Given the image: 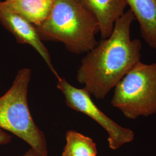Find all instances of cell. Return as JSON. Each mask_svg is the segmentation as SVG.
I'll use <instances>...</instances> for the list:
<instances>
[{"label": "cell", "instance_id": "obj_1", "mask_svg": "<svg viewBox=\"0 0 156 156\" xmlns=\"http://www.w3.org/2000/svg\"><path fill=\"white\" fill-rule=\"evenodd\" d=\"M135 18L129 9L115 24L111 35L102 39L82 59L76 79L90 95L104 99L106 95L139 62L140 39H131Z\"/></svg>", "mask_w": 156, "mask_h": 156}, {"label": "cell", "instance_id": "obj_2", "mask_svg": "<svg viewBox=\"0 0 156 156\" xmlns=\"http://www.w3.org/2000/svg\"><path fill=\"white\" fill-rule=\"evenodd\" d=\"M35 27L42 41L62 43L73 54L87 53L98 44V23L80 0H54L48 16Z\"/></svg>", "mask_w": 156, "mask_h": 156}, {"label": "cell", "instance_id": "obj_3", "mask_svg": "<svg viewBox=\"0 0 156 156\" xmlns=\"http://www.w3.org/2000/svg\"><path fill=\"white\" fill-rule=\"evenodd\" d=\"M32 71L19 69L5 93L0 97V128L24 140L41 156H48L45 134L34 121L27 100Z\"/></svg>", "mask_w": 156, "mask_h": 156}, {"label": "cell", "instance_id": "obj_4", "mask_svg": "<svg viewBox=\"0 0 156 156\" xmlns=\"http://www.w3.org/2000/svg\"><path fill=\"white\" fill-rule=\"evenodd\" d=\"M112 105L136 119L156 113V63L139 62L116 84Z\"/></svg>", "mask_w": 156, "mask_h": 156}, {"label": "cell", "instance_id": "obj_5", "mask_svg": "<svg viewBox=\"0 0 156 156\" xmlns=\"http://www.w3.org/2000/svg\"><path fill=\"white\" fill-rule=\"evenodd\" d=\"M57 87L64 95L67 106L87 115L106 131L109 147L112 150L119 149L134 140V131L122 127L108 117L96 106L89 93L84 88H76L64 78L57 79Z\"/></svg>", "mask_w": 156, "mask_h": 156}, {"label": "cell", "instance_id": "obj_6", "mask_svg": "<svg viewBox=\"0 0 156 156\" xmlns=\"http://www.w3.org/2000/svg\"><path fill=\"white\" fill-rule=\"evenodd\" d=\"M0 23L13 35L17 42L32 46L41 56L57 79L61 78L53 66L49 50L35 26L13 11L2 0L0 1Z\"/></svg>", "mask_w": 156, "mask_h": 156}, {"label": "cell", "instance_id": "obj_7", "mask_svg": "<svg viewBox=\"0 0 156 156\" xmlns=\"http://www.w3.org/2000/svg\"><path fill=\"white\" fill-rule=\"evenodd\" d=\"M85 8L95 17L102 39L111 35L115 24L126 12V0H80Z\"/></svg>", "mask_w": 156, "mask_h": 156}, {"label": "cell", "instance_id": "obj_8", "mask_svg": "<svg viewBox=\"0 0 156 156\" xmlns=\"http://www.w3.org/2000/svg\"><path fill=\"white\" fill-rule=\"evenodd\" d=\"M129 10L140 23L142 38L156 50V0H126Z\"/></svg>", "mask_w": 156, "mask_h": 156}, {"label": "cell", "instance_id": "obj_9", "mask_svg": "<svg viewBox=\"0 0 156 156\" xmlns=\"http://www.w3.org/2000/svg\"><path fill=\"white\" fill-rule=\"evenodd\" d=\"M13 11L27 20L35 27L45 20L54 0H2Z\"/></svg>", "mask_w": 156, "mask_h": 156}, {"label": "cell", "instance_id": "obj_10", "mask_svg": "<svg viewBox=\"0 0 156 156\" xmlns=\"http://www.w3.org/2000/svg\"><path fill=\"white\" fill-rule=\"evenodd\" d=\"M62 156H97V145L91 138L73 130L68 131Z\"/></svg>", "mask_w": 156, "mask_h": 156}, {"label": "cell", "instance_id": "obj_11", "mask_svg": "<svg viewBox=\"0 0 156 156\" xmlns=\"http://www.w3.org/2000/svg\"><path fill=\"white\" fill-rule=\"evenodd\" d=\"M12 136L11 135L6 133L5 131L0 128V145H5L11 142Z\"/></svg>", "mask_w": 156, "mask_h": 156}, {"label": "cell", "instance_id": "obj_12", "mask_svg": "<svg viewBox=\"0 0 156 156\" xmlns=\"http://www.w3.org/2000/svg\"><path fill=\"white\" fill-rule=\"evenodd\" d=\"M21 156H41L36 151H34L31 148L27 151L23 155Z\"/></svg>", "mask_w": 156, "mask_h": 156}, {"label": "cell", "instance_id": "obj_13", "mask_svg": "<svg viewBox=\"0 0 156 156\" xmlns=\"http://www.w3.org/2000/svg\"><path fill=\"white\" fill-rule=\"evenodd\" d=\"M0 1H2V0H0Z\"/></svg>", "mask_w": 156, "mask_h": 156}]
</instances>
